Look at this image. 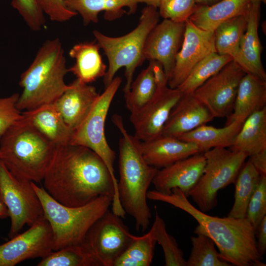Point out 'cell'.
I'll return each instance as SVG.
<instances>
[{
    "instance_id": "obj_23",
    "label": "cell",
    "mask_w": 266,
    "mask_h": 266,
    "mask_svg": "<svg viewBox=\"0 0 266 266\" xmlns=\"http://www.w3.org/2000/svg\"><path fill=\"white\" fill-rule=\"evenodd\" d=\"M266 81L246 73L241 80L232 113L226 125L234 120L244 122L253 113L266 107Z\"/></svg>"
},
{
    "instance_id": "obj_3",
    "label": "cell",
    "mask_w": 266,
    "mask_h": 266,
    "mask_svg": "<svg viewBox=\"0 0 266 266\" xmlns=\"http://www.w3.org/2000/svg\"><path fill=\"white\" fill-rule=\"evenodd\" d=\"M112 120L121 134L119 141V200L126 213L134 218L136 231L143 233L152 216L147 193L158 169L146 163L141 150V141L127 132L122 117L114 114Z\"/></svg>"
},
{
    "instance_id": "obj_25",
    "label": "cell",
    "mask_w": 266,
    "mask_h": 266,
    "mask_svg": "<svg viewBox=\"0 0 266 266\" xmlns=\"http://www.w3.org/2000/svg\"><path fill=\"white\" fill-rule=\"evenodd\" d=\"M251 4L250 0H221L211 5L197 4L189 19L200 29L214 31L222 23L246 14Z\"/></svg>"
},
{
    "instance_id": "obj_36",
    "label": "cell",
    "mask_w": 266,
    "mask_h": 266,
    "mask_svg": "<svg viewBox=\"0 0 266 266\" xmlns=\"http://www.w3.org/2000/svg\"><path fill=\"white\" fill-rule=\"evenodd\" d=\"M37 266H92L91 262L81 246L77 245L52 251L37 264Z\"/></svg>"
},
{
    "instance_id": "obj_8",
    "label": "cell",
    "mask_w": 266,
    "mask_h": 266,
    "mask_svg": "<svg viewBox=\"0 0 266 266\" xmlns=\"http://www.w3.org/2000/svg\"><path fill=\"white\" fill-rule=\"evenodd\" d=\"M121 82L122 78L116 76L105 88V90L100 95L88 115L73 132L69 143L91 149L106 165L113 181L114 195L111 205L112 211L116 213H122L123 208L119 198L118 180L114 168L116 154L107 142L105 124L110 104Z\"/></svg>"
},
{
    "instance_id": "obj_39",
    "label": "cell",
    "mask_w": 266,
    "mask_h": 266,
    "mask_svg": "<svg viewBox=\"0 0 266 266\" xmlns=\"http://www.w3.org/2000/svg\"><path fill=\"white\" fill-rule=\"evenodd\" d=\"M12 6L16 9L31 30L38 31L44 25V13L36 0H12Z\"/></svg>"
},
{
    "instance_id": "obj_19",
    "label": "cell",
    "mask_w": 266,
    "mask_h": 266,
    "mask_svg": "<svg viewBox=\"0 0 266 266\" xmlns=\"http://www.w3.org/2000/svg\"><path fill=\"white\" fill-rule=\"evenodd\" d=\"M53 103L73 132L88 115L100 96L95 87L76 79Z\"/></svg>"
},
{
    "instance_id": "obj_9",
    "label": "cell",
    "mask_w": 266,
    "mask_h": 266,
    "mask_svg": "<svg viewBox=\"0 0 266 266\" xmlns=\"http://www.w3.org/2000/svg\"><path fill=\"white\" fill-rule=\"evenodd\" d=\"M203 154L206 160L203 173L189 196L199 209L207 212L217 206L218 192L235 183L248 156L226 148H214Z\"/></svg>"
},
{
    "instance_id": "obj_43",
    "label": "cell",
    "mask_w": 266,
    "mask_h": 266,
    "mask_svg": "<svg viewBox=\"0 0 266 266\" xmlns=\"http://www.w3.org/2000/svg\"><path fill=\"white\" fill-rule=\"evenodd\" d=\"M257 236L258 251L259 254L263 257L266 250V216L262 219L258 227Z\"/></svg>"
},
{
    "instance_id": "obj_40",
    "label": "cell",
    "mask_w": 266,
    "mask_h": 266,
    "mask_svg": "<svg viewBox=\"0 0 266 266\" xmlns=\"http://www.w3.org/2000/svg\"><path fill=\"white\" fill-rule=\"evenodd\" d=\"M19 96L15 93L8 97L0 98V136L23 117L16 106Z\"/></svg>"
},
{
    "instance_id": "obj_2",
    "label": "cell",
    "mask_w": 266,
    "mask_h": 266,
    "mask_svg": "<svg viewBox=\"0 0 266 266\" xmlns=\"http://www.w3.org/2000/svg\"><path fill=\"white\" fill-rule=\"evenodd\" d=\"M147 198L169 203L184 210L198 223L194 233L210 237L217 246L222 259L232 266H265L257 249L256 232L246 218L219 217L195 207L178 188L170 194L149 191Z\"/></svg>"
},
{
    "instance_id": "obj_47",
    "label": "cell",
    "mask_w": 266,
    "mask_h": 266,
    "mask_svg": "<svg viewBox=\"0 0 266 266\" xmlns=\"http://www.w3.org/2000/svg\"><path fill=\"white\" fill-rule=\"evenodd\" d=\"M251 2H263L266 3V0H250Z\"/></svg>"
},
{
    "instance_id": "obj_12",
    "label": "cell",
    "mask_w": 266,
    "mask_h": 266,
    "mask_svg": "<svg viewBox=\"0 0 266 266\" xmlns=\"http://www.w3.org/2000/svg\"><path fill=\"white\" fill-rule=\"evenodd\" d=\"M245 71L233 60L226 65L193 93L214 118L232 113L238 86Z\"/></svg>"
},
{
    "instance_id": "obj_16",
    "label": "cell",
    "mask_w": 266,
    "mask_h": 266,
    "mask_svg": "<svg viewBox=\"0 0 266 266\" xmlns=\"http://www.w3.org/2000/svg\"><path fill=\"white\" fill-rule=\"evenodd\" d=\"M185 31V22L164 19L152 29L146 39L143 49L145 60L160 63L168 81L182 44Z\"/></svg>"
},
{
    "instance_id": "obj_1",
    "label": "cell",
    "mask_w": 266,
    "mask_h": 266,
    "mask_svg": "<svg viewBox=\"0 0 266 266\" xmlns=\"http://www.w3.org/2000/svg\"><path fill=\"white\" fill-rule=\"evenodd\" d=\"M43 181L47 192L66 206H80L100 196L114 195L113 181L106 165L83 146H56Z\"/></svg>"
},
{
    "instance_id": "obj_35",
    "label": "cell",
    "mask_w": 266,
    "mask_h": 266,
    "mask_svg": "<svg viewBox=\"0 0 266 266\" xmlns=\"http://www.w3.org/2000/svg\"><path fill=\"white\" fill-rule=\"evenodd\" d=\"M153 237L163 249L166 266H187L183 252L175 239L166 231L164 220L156 209L155 217L150 230Z\"/></svg>"
},
{
    "instance_id": "obj_34",
    "label": "cell",
    "mask_w": 266,
    "mask_h": 266,
    "mask_svg": "<svg viewBox=\"0 0 266 266\" xmlns=\"http://www.w3.org/2000/svg\"><path fill=\"white\" fill-rule=\"evenodd\" d=\"M192 236V248L187 266H231L222 259L215 248L213 241L207 235L197 233Z\"/></svg>"
},
{
    "instance_id": "obj_13",
    "label": "cell",
    "mask_w": 266,
    "mask_h": 266,
    "mask_svg": "<svg viewBox=\"0 0 266 266\" xmlns=\"http://www.w3.org/2000/svg\"><path fill=\"white\" fill-rule=\"evenodd\" d=\"M53 250V235L44 216L7 242L0 245V266H14L31 259L42 258Z\"/></svg>"
},
{
    "instance_id": "obj_45",
    "label": "cell",
    "mask_w": 266,
    "mask_h": 266,
    "mask_svg": "<svg viewBox=\"0 0 266 266\" xmlns=\"http://www.w3.org/2000/svg\"><path fill=\"white\" fill-rule=\"evenodd\" d=\"M9 217L8 210L5 205L0 200V219Z\"/></svg>"
},
{
    "instance_id": "obj_11",
    "label": "cell",
    "mask_w": 266,
    "mask_h": 266,
    "mask_svg": "<svg viewBox=\"0 0 266 266\" xmlns=\"http://www.w3.org/2000/svg\"><path fill=\"white\" fill-rule=\"evenodd\" d=\"M0 200L6 207L10 218V239L20 233L24 226H31L44 216L32 181L16 177L0 160Z\"/></svg>"
},
{
    "instance_id": "obj_38",
    "label": "cell",
    "mask_w": 266,
    "mask_h": 266,
    "mask_svg": "<svg viewBox=\"0 0 266 266\" xmlns=\"http://www.w3.org/2000/svg\"><path fill=\"white\" fill-rule=\"evenodd\" d=\"M266 216V175H261L258 185L249 200L246 218L256 233L262 219Z\"/></svg>"
},
{
    "instance_id": "obj_6",
    "label": "cell",
    "mask_w": 266,
    "mask_h": 266,
    "mask_svg": "<svg viewBox=\"0 0 266 266\" xmlns=\"http://www.w3.org/2000/svg\"><path fill=\"white\" fill-rule=\"evenodd\" d=\"M32 185L42 204L53 235V250L79 245L93 224L109 208L113 198L100 196L84 205H64L34 182Z\"/></svg>"
},
{
    "instance_id": "obj_15",
    "label": "cell",
    "mask_w": 266,
    "mask_h": 266,
    "mask_svg": "<svg viewBox=\"0 0 266 266\" xmlns=\"http://www.w3.org/2000/svg\"><path fill=\"white\" fill-rule=\"evenodd\" d=\"M215 52L216 51L214 31L200 29L188 19L185 22L182 44L176 56L171 76L167 82L169 87L177 88L196 64Z\"/></svg>"
},
{
    "instance_id": "obj_28",
    "label": "cell",
    "mask_w": 266,
    "mask_h": 266,
    "mask_svg": "<svg viewBox=\"0 0 266 266\" xmlns=\"http://www.w3.org/2000/svg\"><path fill=\"white\" fill-rule=\"evenodd\" d=\"M230 149L248 157L266 150V106L246 119Z\"/></svg>"
},
{
    "instance_id": "obj_21",
    "label": "cell",
    "mask_w": 266,
    "mask_h": 266,
    "mask_svg": "<svg viewBox=\"0 0 266 266\" xmlns=\"http://www.w3.org/2000/svg\"><path fill=\"white\" fill-rule=\"evenodd\" d=\"M140 147L146 163L158 169L201 153L193 143L162 135L149 141H141Z\"/></svg>"
},
{
    "instance_id": "obj_41",
    "label": "cell",
    "mask_w": 266,
    "mask_h": 266,
    "mask_svg": "<svg viewBox=\"0 0 266 266\" xmlns=\"http://www.w3.org/2000/svg\"><path fill=\"white\" fill-rule=\"evenodd\" d=\"M40 9L53 21L63 22L77 13L68 9L63 0H36Z\"/></svg>"
},
{
    "instance_id": "obj_7",
    "label": "cell",
    "mask_w": 266,
    "mask_h": 266,
    "mask_svg": "<svg viewBox=\"0 0 266 266\" xmlns=\"http://www.w3.org/2000/svg\"><path fill=\"white\" fill-rule=\"evenodd\" d=\"M157 8L146 5L141 11L137 26L124 35L111 37L98 30L93 31L96 41L108 61V67L103 76L105 88L111 82L116 72L125 67L126 83L123 88L124 95L129 91L136 67L145 60L143 49L146 39L159 21L160 16Z\"/></svg>"
},
{
    "instance_id": "obj_30",
    "label": "cell",
    "mask_w": 266,
    "mask_h": 266,
    "mask_svg": "<svg viewBox=\"0 0 266 266\" xmlns=\"http://www.w3.org/2000/svg\"><path fill=\"white\" fill-rule=\"evenodd\" d=\"M261 176L249 160L245 162L234 183V201L228 216L235 218H246L249 200Z\"/></svg>"
},
{
    "instance_id": "obj_17",
    "label": "cell",
    "mask_w": 266,
    "mask_h": 266,
    "mask_svg": "<svg viewBox=\"0 0 266 266\" xmlns=\"http://www.w3.org/2000/svg\"><path fill=\"white\" fill-rule=\"evenodd\" d=\"M206 164L203 153H198L158 170L152 183L161 193L170 194L178 188L187 198L204 171Z\"/></svg>"
},
{
    "instance_id": "obj_44",
    "label": "cell",
    "mask_w": 266,
    "mask_h": 266,
    "mask_svg": "<svg viewBox=\"0 0 266 266\" xmlns=\"http://www.w3.org/2000/svg\"><path fill=\"white\" fill-rule=\"evenodd\" d=\"M249 160L261 175H266V150L249 156Z\"/></svg>"
},
{
    "instance_id": "obj_14",
    "label": "cell",
    "mask_w": 266,
    "mask_h": 266,
    "mask_svg": "<svg viewBox=\"0 0 266 266\" xmlns=\"http://www.w3.org/2000/svg\"><path fill=\"white\" fill-rule=\"evenodd\" d=\"M182 95L178 88L167 86L157 87L153 98L139 109L131 113L134 136L145 142L161 135L171 110Z\"/></svg>"
},
{
    "instance_id": "obj_18",
    "label": "cell",
    "mask_w": 266,
    "mask_h": 266,
    "mask_svg": "<svg viewBox=\"0 0 266 266\" xmlns=\"http://www.w3.org/2000/svg\"><path fill=\"white\" fill-rule=\"evenodd\" d=\"M214 117L193 94H183L171 110L163 128L162 135L177 138L206 125Z\"/></svg>"
},
{
    "instance_id": "obj_46",
    "label": "cell",
    "mask_w": 266,
    "mask_h": 266,
    "mask_svg": "<svg viewBox=\"0 0 266 266\" xmlns=\"http://www.w3.org/2000/svg\"><path fill=\"white\" fill-rule=\"evenodd\" d=\"M221 0H195L197 4L199 5H211Z\"/></svg>"
},
{
    "instance_id": "obj_42",
    "label": "cell",
    "mask_w": 266,
    "mask_h": 266,
    "mask_svg": "<svg viewBox=\"0 0 266 266\" xmlns=\"http://www.w3.org/2000/svg\"><path fill=\"white\" fill-rule=\"evenodd\" d=\"M150 62L152 64L153 75L157 87L167 86L168 78L164 71L162 64L155 61Z\"/></svg>"
},
{
    "instance_id": "obj_32",
    "label": "cell",
    "mask_w": 266,
    "mask_h": 266,
    "mask_svg": "<svg viewBox=\"0 0 266 266\" xmlns=\"http://www.w3.org/2000/svg\"><path fill=\"white\" fill-rule=\"evenodd\" d=\"M157 86L151 62L132 82L129 91L124 95L126 104L131 113L146 104L154 96Z\"/></svg>"
},
{
    "instance_id": "obj_10",
    "label": "cell",
    "mask_w": 266,
    "mask_h": 266,
    "mask_svg": "<svg viewBox=\"0 0 266 266\" xmlns=\"http://www.w3.org/2000/svg\"><path fill=\"white\" fill-rule=\"evenodd\" d=\"M109 209L90 227L80 244L92 266H113L135 235Z\"/></svg>"
},
{
    "instance_id": "obj_24",
    "label": "cell",
    "mask_w": 266,
    "mask_h": 266,
    "mask_svg": "<svg viewBox=\"0 0 266 266\" xmlns=\"http://www.w3.org/2000/svg\"><path fill=\"white\" fill-rule=\"evenodd\" d=\"M23 118L56 146L69 144L73 133L53 103L22 112Z\"/></svg>"
},
{
    "instance_id": "obj_27",
    "label": "cell",
    "mask_w": 266,
    "mask_h": 266,
    "mask_svg": "<svg viewBox=\"0 0 266 266\" xmlns=\"http://www.w3.org/2000/svg\"><path fill=\"white\" fill-rule=\"evenodd\" d=\"M244 122L234 120L221 128L203 125L177 138L195 144L201 153L214 148H230Z\"/></svg>"
},
{
    "instance_id": "obj_22",
    "label": "cell",
    "mask_w": 266,
    "mask_h": 266,
    "mask_svg": "<svg viewBox=\"0 0 266 266\" xmlns=\"http://www.w3.org/2000/svg\"><path fill=\"white\" fill-rule=\"evenodd\" d=\"M260 2H251L247 13L246 31L240 45L242 68L246 73L266 81V72L261 61L262 46L258 34L261 14Z\"/></svg>"
},
{
    "instance_id": "obj_20",
    "label": "cell",
    "mask_w": 266,
    "mask_h": 266,
    "mask_svg": "<svg viewBox=\"0 0 266 266\" xmlns=\"http://www.w3.org/2000/svg\"><path fill=\"white\" fill-rule=\"evenodd\" d=\"M66 6L70 10L79 14L83 24L87 26L99 21L98 15L104 11V18L113 20L121 17L127 7L129 14H134L139 3L151 5L158 7L160 0H63Z\"/></svg>"
},
{
    "instance_id": "obj_5",
    "label": "cell",
    "mask_w": 266,
    "mask_h": 266,
    "mask_svg": "<svg viewBox=\"0 0 266 266\" xmlns=\"http://www.w3.org/2000/svg\"><path fill=\"white\" fill-rule=\"evenodd\" d=\"M62 43L58 38L45 41L29 67L20 76L23 92L17 107L30 110L52 104L69 86L64 78L68 72Z\"/></svg>"
},
{
    "instance_id": "obj_4",
    "label": "cell",
    "mask_w": 266,
    "mask_h": 266,
    "mask_svg": "<svg viewBox=\"0 0 266 266\" xmlns=\"http://www.w3.org/2000/svg\"><path fill=\"white\" fill-rule=\"evenodd\" d=\"M56 149L23 117L0 136V160L16 177L34 183L43 181Z\"/></svg>"
},
{
    "instance_id": "obj_37",
    "label": "cell",
    "mask_w": 266,
    "mask_h": 266,
    "mask_svg": "<svg viewBox=\"0 0 266 266\" xmlns=\"http://www.w3.org/2000/svg\"><path fill=\"white\" fill-rule=\"evenodd\" d=\"M195 0H160L159 13L164 19L185 22L195 11Z\"/></svg>"
},
{
    "instance_id": "obj_29",
    "label": "cell",
    "mask_w": 266,
    "mask_h": 266,
    "mask_svg": "<svg viewBox=\"0 0 266 266\" xmlns=\"http://www.w3.org/2000/svg\"><path fill=\"white\" fill-rule=\"evenodd\" d=\"M247 24V13L222 23L214 31L216 52L220 55L231 56L241 67L240 45Z\"/></svg>"
},
{
    "instance_id": "obj_33",
    "label": "cell",
    "mask_w": 266,
    "mask_h": 266,
    "mask_svg": "<svg viewBox=\"0 0 266 266\" xmlns=\"http://www.w3.org/2000/svg\"><path fill=\"white\" fill-rule=\"evenodd\" d=\"M156 242L150 230L142 236H136L113 266H150Z\"/></svg>"
},
{
    "instance_id": "obj_26",
    "label": "cell",
    "mask_w": 266,
    "mask_h": 266,
    "mask_svg": "<svg viewBox=\"0 0 266 266\" xmlns=\"http://www.w3.org/2000/svg\"><path fill=\"white\" fill-rule=\"evenodd\" d=\"M96 41L76 44L69 52V55L75 60V63L68 68V71L86 84L103 77L107 70L100 53V47Z\"/></svg>"
},
{
    "instance_id": "obj_31",
    "label": "cell",
    "mask_w": 266,
    "mask_h": 266,
    "mask_svg": "<svg viewBox=\"0 0 266 266\" xmlns=\"http://www.w3.org/2000/svg\"><path fill=\"white\" fill-rule=\"evenodd\" d=\"M233 60L231 56L220 55L217 52L209 54L194 66L177 88L183 94H193L207 79Z\"/></svg>"
}]
</instances>
